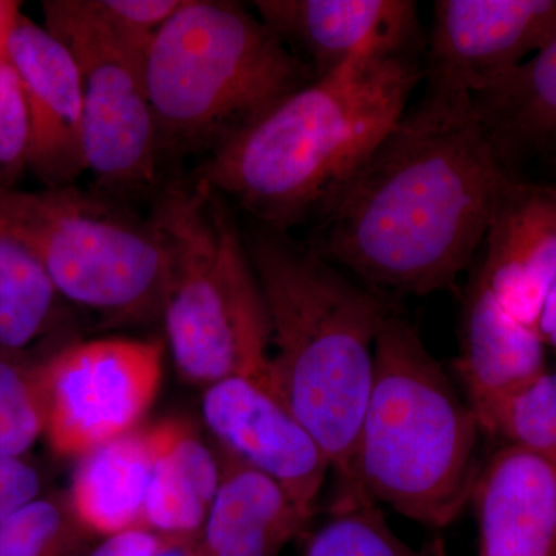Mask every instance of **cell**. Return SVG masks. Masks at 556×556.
<instances>
[{
	"mask_svg": "<svg viewBox=\"0 0 556 556\" xmlns=\"http://www.w3.org/2000/svg\"><path fill=\"white\" fill-rule=\"evenodd\" d=\"M515 179L473 98L428 89L324 215L316 251L369 288L448 289L484 243Z\"/></svg>",
	"mask_w": 556,
	"mask_h": 556,
	"instance_id": "6da1fadb",
	"label": "cell"
},
{
	"mask_svg": "<svg viewBox=\"0 0 556 556\" xmlns=\"http://www.w3.org/2000/svg\"><path fill=\"white\" fill-rule=\"evenodd\" d=\"M420 78L408 53L362 54L230 135L195 178L263 228L287 232L324 218L405 115Z\"/></svg>",
	"mask_w": 556,
	"mask_h": 556,
	"instance_id": "7a4b0ae2",
	"label": "cell"
},
{
	"mask_svg": "<svg viewBox=\"0 0 556 556\" xmlns=\"http://www.w3.org/2000/svg\"><path fill=\"white\" fill-rule=\"evenodd\" d=\"M247 244L273 327L270 388L327 455L338 503L364 500L354 473L357 438L376 340L393 309L285 232L260 226Z\"/></svg>",
	"mask_w": 556,
	"mask_h": 556,
	"instance_id": "3957f363",
	"label": "cell"
},
{
	"mask_svg": "<svg viewBox=\"0 0 556 556\" xmlns=\"http://www.w3.org/2000/svg\"><path fill=\"white\" fill-rule=\"evenodd\" d=\"M482 428L417 329L391 313L375 350V380L358 431L362 496L434 529L470 503Z\"/></svg>",
	"mask_w": 556,
	"mask_h": 556,
	"instance_id": "277c9868",
	"label": "cell"
},
{
	"mask_svg": "<svg viewBox=\"0 0 556 556\" xmlns=\"http://www.w3.org/2000/svg\"><path fill=\"white\" fill-rule=\"evenodd\" d=\"M229 204L197 178L160 193L150 219L167 252L161 316L182 379L208 387L244 378L270 388L268 305Z\"/></svg>",
	"mask_w": 556,
	"mask_h": 556,
	"instance_id": "5b68a950",
	"label": "cell"
},
{
	"mask_svg": "<svg viewBox=\"0 0 556 556\" xmlns=\"http://www.w3.org/2000/svg\"><path fill=\"white\" fill-rule=\"evenodd\" d=\"M146 84L161 153L214 152L230 135L316 79L240 3L186 0L150 42Z\"/></svg>",
	"mask_w": 556,
	"mask_h": 556,
	"instance_id": "8992f818",
	"label": "cell"
},
{
	"mask_svg": "<svg viewBox=\"0 0 556 556\" xmlns=\"http://www.w3.org/2000/svg\"><path fill=\"white\" fill-rule=\"evenodd\" d=\"M0 222L30 249L64 302L108 321L161 314L167 252L152 219L68 188H0Z\"/></svg>",
	"mask_w": 556,
	"mask_h": 556,
	"instance_id": "52a82bcc",
	"label": "cell"
},
{
	"mask_svg": "<svg viewBox=\"0 0 556 556\" xmlns=\"http://www.w3.org/2000/svg\"><path fill=\"white\" fill-rule=\"evenodd\" d=\"M43 27L78 65L87 170L108 193L156 185L159 131L146 84V49L102 14L97 0L42 2Z\"/></svg>",
	"mask_w": 556,
	"mask_h": 556,
	"instance_id": "ba28073f",
	"label": "cell"
},
{
	"mask_svg": "<svg viewBox=\"0 0 556 556\" xmlns=\"http://www.w3.org/2000/svg\"><path fill=\"white\" fill-rule=\"evenodd\" d=\"M155 340L94 339L42 361L46 437L61 456L83 457L137 430L163 376Z\"/></svg>",
	"mask_w": 556,
	"mask_h": 556,
	"instance_id": "9c48e42d",
	"label": "cell"
},
{
	"mask_svg": "<svg viewBox=\"0 0 556 556\" xmlns=\"http://www.w3.org/2000/svg\"><path fill=\"white\" fill-rule=\"evenodd\" d=\"M556 35V0H438L428 89L485 93Z\"/></svg>",
	"mask_w": 556,
	"mask_h": 556,
	"instance_id": "30bf717a",
	"label": "cell"
},
{
	"mask_svg": "<svg viewBox=\"0 0 556 556\" xmlns=\"http://www.w3.org/2000/svg\"><path fill=\"white\" fill-rule=\"evenodd\" d=\"M201 408L225 452L273 479L306 518L313 517L331 464L270 388L252 379L219 380L206 387Z\"/></svg>",
	"mask_w": 556,
	"mask_h": 556,
	"instance_id": "8fae6325",
	"label": "cell"
},
{
	"mask_svg": "<svg viewBox=\"0 0 556 556\" xmlns=\"http://www.w3.org/2000/svg\"><path fill=\"white\" fill-rule=\"evenodd\" d=\"M27 104L28 170L47 189L68 188L87 170L83 86L75 58L43 25L21 14L7 49Z\"/></svg>",
	"mask_w": 556,
	"mask_h": 556,
	"instance_id": "7c38bea8",
	"label": "cell"
},
{
	"mask_svg": "<svg viewBox=\"0 0 556 556\" xmlns=\"http://www.w3.org/2000/svg\"><path fill=\"white\" fill-rule=\"evenodd\" d=\"M257 16L317 78L369 51L408 53L417 9L409 0H258Z\"/></svg>",
	"mask_w": 556,
	"mask_h": 556,
	"instance_id": "4fadbf2b",
	"label": "cell"
},
{
	"mask_svg": "<svg viewBox=\"0 0 556 556\" xmlns=\"http://www.w3.org/2000/svg\"><path fill=\"white\" fill-rule=\"evenodd\" d=\"M478 273L497 302L536 331L538 318L556 283V192L515 179L485 237Z\"/></svg>",
	"mask_w": 556,
	"mask_h": 556,
	"instance_id": "5bb4252c",
	"label": "cell"
},
{
	"mask_svg": "<svg viewBox=\"0 0 556 556\" xmlns=\"http://www.w3.org/2000/svg\"><path fill=\"white\" fill-rule=\"evenodd\" d=\"M479 556H556V464L504 444L479 470L470 497Z\"/></svg>",
	"mask_w": 556,
	"mask_h": 556,
	"instance_id": "9a60e30c",
	"label": "cell"
},
{
	"mask_svg": "<svg viewBox=\"0 0 556 556\" xmlns=\"http://www.w3.org/2000/svg\"><path fill=\"white\" fill-rule=\"evenodd\" d=\"M546 368L538 331L511 316L477 270L464 300L456 369L478 420Z\"/></svg>",
	"mask_w": 556,
	"mask_h": 556,
	"instance_id": "2e32d148",
	"label": "cell"
},
{
	"mask_svg": "<svg viewBox=\"0 0 556 556\" xmlns=\"http://www.w3.org/2000/svg\"><path fill=\"white\" fill-rule=\"evenodd\" d=\"M222 464L200 538L204 556H280L309 519L273 479L228 452Z\"/></svg>",
	"mask_w": 556,
	"mask_h": 556,
	"instance_id": "e0dca14e",
	"label": "cell"
},
{
	"mask_svg": "<svg viewBox=\"0 0 556 556\" xmlns=\"http://www.w3.org/2000/svg\"><path fill=\"white\" fill-rule=\"evenodd\" d=\"M155 457V426L137 428L79 457L70 489L76 521L102 536L141 527Z\"/></svg>",
	"mask_w": 556,
	"mask_h": 556,
	"instance_id": "ac0fdd59",
	"label": "cell"
},
{
	"mask_svg": "<svg viewBox=\"0 0 556 556\" xmlns=\"http://www.w3.org/2000/svg\"><path fill=\"white\" fill-rule=\"evenodd\" d=\"M156 457L142 508L141 527L166 538L203 532L217 495L223 464L181 420L156 424Z\"/></svg>",
	"mask_w": 556,
	"mask_h": 556,
	"instance_id": "d6986e66",
	"label": "cell"
},
{
	"mask_svg": "<svg viewBox=\"0 0 556 556\" xmlns=\"http://www.w3.org/2000/svg\"><path fill=\"white\" fill-rule=\"evenodd\" d=\"M473 102L510 174L522 156L556 152V35Z\"/></svg>",
	"mask_w": 556,
	"mask_h": 556,
	"instance_id": "ffe728a7",
	"label": "cell"
},
{
	"mask_svg": "<svg viewBox=\"0 0 556 556\" xmlns=\"http://www.w3.org/2000/svg\"><path fill=\"white\" fill-rule=\"evenodd\" d=\"M62 302L30 249L0 222V348L25 351L46 338Z\"/></svg>",
	"mask_w": 556,
	"mask_h": 556,
	"instance_id": "44dd1931",
	"label": "cell"
},
{
	"mask_svg": "<svg viewBox=\"0 0 556 556\" xmlns=\"http://www.w3.org/2000/svg\"><path fill=\"white\" fill-rule=\"evenodd\" d=\"M43 433L42 362L0 348V457L22 459Z\"/></svg>",
	"mask_w": 556,
	"mask_h": 556,
	"instance_id": "7402d4cb",
	"label": "cell"
},
{
	"mask_svg": "<svg viewBox=\"0 0 556 556\" xmlns=\"http://www.w3.org/2000/svg\"><path fill=\"white\" fill-rule=\"evenodd\" d=\"M303 556H434L405 544L369 500L334 504L331 514L306 541Z\"/></svg>",
	"mask_w": 556,
	"mask_h": 556,
	"instance_id": "603a6c76",
	"label": "cell"
},
{
	"mask_svg": "<svg viewBox=\"0 0 556 556\" xmlns=\"http://www.w3.org/2000/svg\"><path fill=\"white\" fill-rule=\"evenodd\" d=\"M482 433L556 464V368H546L481 420Z\"/></svg>",
	"mask_w": 556,
	"mask_h": 556,
	"instance_id": "cb8c5ba5",
	"label": "cell"
},
{
	"mask_svg": "<svg viewBox=\"0 0 556 556\" xmlns=\"http://www.w3.org/2000/svg\"><path fill=\"white\" fill-rule=\"evenodd\" d=\"M64 511L36 497L0 526V556H67Z\"/></svg>",
	"mask_w": 556,
	"mask_h": 556,
	"instance_id": "d4e9b609",
	"label": "cell"
},
{
	"mask_svg": "<svg viewBox=\"0 0 556 556\" xmlns=\"http://www.w3.org/2000/svg\"><path fill=\"white\" fill-rule=\"evenodd\" d=\"M27 104L9 53L0 54V188L16 189L28 170Z\"/></svg>",
	"mask_w": 556,
	"mask_h": 556,
	"instance_id": "484cf974",
	"label": "cell"
},
{
	"mask_svg": "<svg viewBox=\"0 0 556 556\" xmlns=\"http://www.w3.org/2000/svg\"><path fill=\"white\" fill-rule=\"evenodd\" d=\"M186 0H97L105 17L127 39L148 50L156 33L174 17Z\"/></svg>",
	"mask_w": 556,
	"mask_h": 556,
	"instance_id": "4316f807",
	"label": "cell"
},
{
	"mask_svg": "<svg viewBox=\"0 0 556 556\" xmlns=\"http://www.w3.org/2000/svg\"><path fill=\"white\" fill-rule=\"evenodd\" d=\"M38 471L24 459L0 457V526L39 495Z\"/></svg>",
	"mask_w": 556,
	"mask_h": 556,
	"instance_id": "83f0119b",
	"label": "cell"
},
{
	"mask_svg": "<svg viewBox=\"0 0 556 556\" xmlns=\"http://www.w3.org/2000/svg\"><path fill=\"white\" fill-rule=\"evenodd\" d=\"M164 536L144 527L124 530L105 536L90 556H153L163 544Z\"/></svg>",
	"mask_w": 556,
	"mask_h": 556,
	"instance_id": "f1b7e54d",
	"label": "cell"
},
{
	"mask_svg": "<svg viewBox=\"0 0 556 556\" xmlns=\"http://www.w3.org/2000/svg\"><path fill=\"white\" fill-rule=\"evenodd\" d=\"M536 331L543 340L544 346L556 351V283L548 292L543 309H541Z\"/></svg>",
	"mask_w": 556,
	"mask_h": 556,
	"instance_id": "f546056e",
	"label": "cell"
},
{
	"mask_svg": "<svg viewBox=\"0 0 556 556\" xmlns=\"http://www.w3.org/2000/svg\"><path fill=\"white\" fill-rule=\"evenodd\" d=\"M21 3L0 0V54L9 49V40L14 25L21 16Z\"/></svg>",
	"mask_w": 556,
	"mask_h": 556,
	"instance_id": "4dcf8cb0",
	"label": "cell"
},
{
	"mask_svg": "<svg viewBox=\"0 0 556 556\" xmlns=\"http://www.w3.org/2000/svg\"><path fill=\"white\" fill-rule=\"evenodd\" d=\"M153 556H204L200 540L190 538H166Z\"/></svg>",
	"mask_w": 556,
	"mask_h": 556,
	"instance_id": "1f68e13d",
	"label": "cell"
},
{
	"mask_svg": "<svg viewBox=\"0 0 556 556\" xmlns=\"http://www.w3.org/2000/svg\"><path fill=\"white\" fill-rule=\"evenodd\" d=\"M428 546H430L434 556H448L447 548H445V544L442 543L441 538H437V540L431 541V543H428Z\"/></svg>",
	"mask_w": 556,
	"mask_h": 556,
	"instance_id": "d6a6232c",
	"label": "cell"
},
{
	"mask_svg": "<svg viewBox=\"0 0 556 556\" xmlns=\"http://www.w3.org/2000/svg\"><path fill=\"white\" fill-rule=\"evenodd\" d=\"M548 188L554 189L556 192V186H548Z\"/></svg>",
	"mask_w": 556,
	"mask_h": 556,
	"instance_id": "836d02e7",
	"label": "cell"
}]
</instances>
